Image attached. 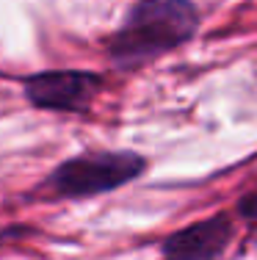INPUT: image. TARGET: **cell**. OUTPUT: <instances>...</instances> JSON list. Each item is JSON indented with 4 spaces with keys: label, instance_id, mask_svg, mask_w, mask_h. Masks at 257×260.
<instances>
[{
    "label": "cell",
    "instance_id": "1",
    "mask_svg": "<svg viewBox=\"0 0 257 260\" xmlns=\"http://www.w3.org/2000/svg\"><path fill=\"white\" fill-rule=\"evenodd\" d=\"M199 28V11L191 0H136L125 22L108 39L116 67H141L186 45Z\"/></svg>",
    "mask_w": 257,
    "mask_h": 260
},
{
    "label": "cell",
    "instance_id": "2",
    "mask_svg": "<svg viewBox=\"0 0 257 260\" xmlns=\"http://www.w3.org/2000/svg\"><path fill=\"white\" fill-rule=\"evenodd\" d=\"M146 169V158L130 150L81 152L61 160L42 183V191L53 200H89L138 180Z\"/></svg>",
    "mask_w": 257,
    "mask_h": 260
},
{
    "label": "cell",
    "instance_id": "3",
    "mask_svg": "<svg viewBox=\"0 0 257 260\" xmlns=\"http://www.w3.org/2000/svg\"><path fill=\"white\" fill-rule=\"evenodd\" d=\"M102 91V78L86 70H45L22 78V94L39 111L83 114Z\"/></svg>",
    "mask_w": 257,
    "mask_h": 260
},
{
    "label": "cell",
    "instance_id": "4",
    "mask_svg": "<svg viewBox=\"0 0 257 260\" xmlns=\"http://www.w3.org/2000/svg\"><path fill=\"white\" fill-rule=\"evenodd\" d=\"M232 219L227 213H216L210 219L194 221L182 230L171 233L161 244L166 260H216L232 241Z\"/></svg>",
    "mask_w": 257,
    "mask_h": 260
},
{
    "label": "cell",
    "instance_id": "5",
    "mask_svg": "<svg viewBox=\"0 0 257 260\" xmlns=\"http://www.w3.org/2000/svg\"><path fill=\"white\" fill-rule=\"evenodd\" d=\"M241 210H243V216H249V219H254V221H257V191H252V194L243 197Z\"/></svg>",
    "mask_w": 257,
    "mask_h": 260
}]
</instances>
